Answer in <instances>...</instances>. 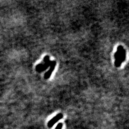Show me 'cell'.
Segmentation results:
<instances>
[{
  "label": "cell",
  "mask_w": 129,
  "mask_h": 129,
  "mask_svg": "<svg viewBox=\"0 0 129 129\" xmlns=\"http://www.w3.org/2000/svg\"><path fill=\"white\" fill-rule=\"evenodd\" d=\"M115 65L116 67L120 66L122 62L125 59V51L121 46H119L117 48V51L115 54Z\"/></svg>",
  "instance_id": "cell-1"
},
{
  "label": "cell",
  "mask_w": 129,
  "mask_h": 129,
  "mask_svg": "<svg viewBox=\"0 0 129 129\" xmlns=\"http://www.w3.org/2000/svg\"><path fill=\"white\" fill-rule=\"evenodd\" d=\"M44 64H39L36 67V71L38 72H41L45 71V69H47L49 66H50L51 61H49V58L48 55H46L44 58Z\"/></svg>",
  "instance_id": "cell-2"
},
{
  "label": "cell",
  "mask_w": 129,
  "mask_h": 129,
  "mask_svg": "<svg viewBox=\"0 0 129 129\" xmlns=\"http://www.w3.org/2000/svg\"><path fill=\"white\" fill-rule=\"evenodd\" d=\"M62 117H63V115H62V114H58L57 116H55L54 118H53L52 120H51L49 121L48 124H47L48 127L49 128H52L54 125L55 123H57L58 121L62 119Z\"/></svg>",
  "instance_id": "cell-3"
},
{
  "label": "cell",
  "mask_w": 129,
  "mask_h": 129,
  "mask_svg": "<svg viewBox=\"0 0 129 129\" xmlns=\"http://www.w3.org/2000/svg\"><path fill=\"white\" fill-rule=\"evenodd\" d=\"M55 65H56V62L55 61H51V64L50 65V69H49L45 74V79H47L49 78V77H50L52 73L53 72V71H54V69Z\"/></svg>",
  "instance_id": "cell-4"
},
{
  "label": "cell",
  "mask_w": 129,
  "mask_h": 129,
  "mask_svg": "<svg viewBox=\"0 0 129 129\" xmlns=\"http://www.w3.org/2000/svg\"><path fill=\"white\" fill-rule=\"evenodd\" d=\"M62 128V123H59L58 125L56 127L55 129H61Z\"/></svg>",
  "instance_id": "cell-5"
}]
</instances>
